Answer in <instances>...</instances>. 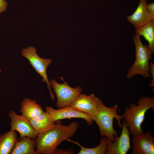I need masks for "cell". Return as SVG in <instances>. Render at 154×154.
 <instances>
[{"instance_id": "30bf717a", "label": "cell", "mask_w": 154, "mask_h": 154, "mask_svg": "<svg viewBox=\"0 0 154 154\" xmlns=\"http://www.w3.org/2000/svg\"><path fill=\"white\" fill-rule=\"evenodd\" d=\"M100 100L94 94L86 95L81 93L72 102L70 106L92 116L96 112Z\"/></svg>"}, {"instance_id": "7402d4cb", "label": "cell", "mask_w": 154, "mask_h": 154, "mask_svg": "<svg viewBox=\"0 0 154 154\" xmlns=\"http://www.w3.org/2000/svg\"><path fill=\"white\" fill-rule=\"evenodd\" d=\"M8 3L5 0H0V14L5 11L7 7Z\"/></svg>"}, {"instance_id": "44dd1931", "label": "cell", "mask_w": 154, "mask_h": 154, "mask_svg": "<svg viewBox=\"0 0 154 154\" xmlns=\"http://www.w3.org/2000/svg\"><path fill=\"white\" fill-rule=\"evenodd\" d=\"M74 151L72 149H68L66 150H63L57 148L55 150V154H73Z\"/></svg>"}, {"instance_id": "603a6c76", "label": "cell", "mask_w": 154, "mask_h": 154, "mask_svg": "<svg viewBox=\"0 0 154 154\" xmlns=\"http://www.w3.org/2000/svg\"><path fill=\"white\" fill-rule=\"evenodd\" d=\"M1 72V70L0 69V73Z\"/></svg>"}, {"instance_id": "7c38bea8", "label": "cell", "mask_w": 154, "mask_h": 154, "mask_svg": "<svg viewBox=\"0 0 154 154\" xmlns=\"http://www.w3.org/2000/svg\"><path fill=\"white\" fill-rule=\"evenodd\" d=\"M147 0H140L135 12L127 17V20L133 25L135 29L152 21L147 9Z\"/></svg>"}, {"instance_id": "8fae6325", "label": "cell", "mask_w": 154, "mask_h": 154, "mask_svg": "<svg viewBox=\"0 0 154 154\" xmlns=\"http://www.w3.org/2000/svg\"><path fill=\"white\" fill-rule=\"evenodd\" d=\"M154 137L151 132L148 131L139 136H133L132 153L154 154Z\"/></svg>"}, {"instance_id": "3957f363", "label": "cell", "mask_w": 154, "mask_h": 154, "mask_svg": "<svg viewBox=\"0 0 154 154\" xmlns=\"http://www.w3.org/2000/svg\"><path fill=\"white\" fill-rule=\"evenodd\" d=\"M119 107L115 105L111 107L106 106L101 99L97 110L92 116L99 127L100 135L102 137H106L112 141H114L118 137L117 131L113 127V120L115 118L117 120L119 126L122 128V125L121 120L123 119L122 116L118 114L117 110Z\"/></svg>"}, {"instance_id": "6da1fadb", "label": "cell", "mask_w": 154, "mask_h": 154, "mask_svg": "<svg viewBox=\"0 0 154 154\" xmlns=\"http://www.w3.org/2000/svg\"><path fill=\"white\" fill-rule=\"evenodd\" d=\"M52 129L38 134L35 139V150L37 154H55V150L61 143L72 137L79 127L73 121L68 125H62L59 120Z\"/></svg>"}, {"instance_id": "7a4b0ae2", "label": "cell", "mask_w": 154, "mask_h": 154, "mask_svg": "<svg viewBox=\"0 0 154 154\" xmlns=\"http://www.w3.org/2000/svg\"><path fill=\"white\" fill-rule=\"evenodd\" d=\"M137 104H129V107L125 108L122 115L130 134L135 136L140 135L143 133L141 125L147 111L150 109L154 110V98L142 96L138 100Z\"/></svg>"}, {"instance_id": "ba28073f", "label": "cell", "mask_w": 154, "mask_h": 154, "mask_svg": "<svg viewBox=\"0 0 154 154\" xmlns=\"http://www.w3.org/2000/svg\"><path fill=\"white\" fill-rule=\"evenodd\" d=\"M8 116L11 120V130L18 132L19 138L27 137L36 139L38 133L29 120L22 115H18L13 110L9 112Z\"/></svg>"}, {"instance_id": "8992f818", "label": "cell", "mask_w": 154, "mask_h": 154, "mask_svg": "<svg viewBox=\"0 0 154 154\" xmlns=\"http://www.w3.org/2000/svg\"><path fill=\"white\" fill-rule=\"evenodd\" d=\"M50 82L51 87L56 95L57 101L56 105L58 109L70 106L82 91L81 87L77 86L72 88L64 81V83L60 84L52 79L50 80Z\"/></svg>"}, {"instance_id": "9a60e30c", "label": "cell", "mask_w": 154, "mask_h": 154, "mask_svg": "<svg viewBox=\"0 0 154 154\" xmlns=\"http://www.w3.org/2000/svg\"><path fill=\"white\" fill-rule=\"evenodd\" d=\"M35 139L29 137L18 139L10 154H37Z\"/></svg>"}, {"instance_id": "4fadbf2b", "label": "cell", "mask_w": 154, "mask_h": 154, "mask_svg": "<svg viewBox=\"0 0 154 154\" xmlns=\"http://www.w3.org/2000/svg\"><path fill=\"white\" fill-rule=\"evenodd\" d=\"M38 134L44 133L54 129L56 123L47 112H43L38 117L29 120Z\"/></svg>"}, {"instance_id": "d6986e66", "label": "cell", "mask_w": 154, "mask_h": 154, "mask_svg": "<svg viewBox=\"0 0 154 154\" xmlns=\"http://www.w3.org/2000/svg\"><path fill=\"white\" fill-rule=\"evenodd\" d=\"M146 7L152 21H154V3L147 4Z\"/></svg>"}, {"instance_id": "52a82bcc", "label": "cell", "mask_w": 154, "mask_h": 154, "mask_svg": "<svg viewBox=\"0 0 154 154\" xmlns=\"http://www.w3.org/2000/svg\"><path fill=\"white\" fill-rule=\"evenodd\" d=\"M45 110L55 122L66 119L79 118L84 119L89 126L91 125L94 122L92 116L77 110L71 106L58 109H55L51 106H47Z\"/></svg>"}, {"instance_id": "9c48e42d", "label": "cell", "mask_w": 154, "mask_h": 154, "mask_svg": "<svg viewBox=\"0 0 154 154\" xmlns=\"http://www.w3.org/2000/svg\"><path fill=\"white\" fill-rule=\"evenodd\" d=\"M122 129L119 137L112 141L107 138L106 154H126L131 148L130 133L127 125L124 120Z\"/></svg>"}, {"instance_id": "5bb4252c", "label": "cell", "mask_w": 154, "mask_h": 154, "mask_svg": "<svg viewBox=\"0 0 154 154\" xmlns=\"http://www.w3.org/2000/svg\"><path fill=\"white\" fill-rule=\"evenodd\" d=\"M20 111L22 116L30 120L38 117L43 111L41 106L37 103L35 100L25 98L21 104Z\"/></svg>"}, {"instance_id": "ac0fdd59", "label": "cell", "mask_w": 154, "mask_h": 154, "mask_svg": "<svg viewBox=\"0 0 154 154\" xmlns=\"http://www.w3.org/2000/svg\"><path fill=\"white\" fill-rule=\"evenodd\" d=\"M67 141L73 143L78 145L80 148V150L78 154H106L107 149V138L102 137L100 140V143L96 147L86 148L81 145L78 142L70 140L69 139Z\"/></svg>"}, {"instance_id": "ffe728a7", "label": "cell", "mask_w": 154, "mask_h": 154, "mask_svg": "<svg viewBox=\"0 0 154 154\" xmlns=\"http://www.w3.org/2000/svg\"><path fill=\"white\" fill-rule=\"evenodd\" d=\"M150 70L149 72L150 77H151L152 79L150 80L151 83L149 86L150 87H154V64L151 62L149 63Z\"/></svg>"}, {"instance_id": "277c9868", "label": "cell", "mask_w": 154, "mask_h": 154, "mask_svg": "<svg viewBox=\"0 0 154 154\" xmlns=\"http://www.w3.org/2000/svg\"><path fill=\"white\" fill-rule=\"evenodd\" d=\"M133 40L135 46V59L128 69L126 77L130 79L139 74L145 78L151 77L149 62L153 52L148 44L142 43L140 36L138 35H134Z\"/></svg>"}, {"instance_id": "5b68a950", "label": "cell", "mask_w": 154, "mask_h": 154, "mask_svg": "<svg viewBox=\"0 0 154 154\" xmlns=\"http://www.w3.org/2000/svg\"><path fill=\"white\" fill-rule=\"evenodd\" d=\"M21 54L29 60V64L42 78V82L46 83L51 100L53 101L54 96L51 91L50 81L46 74L47 69L51 64L52 60L50 58H43L40 57L37 53L36 48L34 46H28L23 49Z\"/></svg>"}, {"instance_id": "e0dca14e", "label": "cell", "mask_w": 154, "mask_h": 154, "mask_svg": "<svg viewBox=\"0 0 154 154\" xmlns=\"http://www.w3.org/2000/svg\"><path fill=\"white\" fill-rule=\"evenodd\" d=\"M135 32L136 34L144 37L154 52V21H150L141 27L136 29Z\"/></svg>"}, {"instance_id": "2e32d148", "label": "cell", "mask_w": 154, "mask_h": 154, "mask_svg": "<svg viewBox=\"0 0 154 154\" xmlns=\"http://www.w3.org/2000/svg\"><path fill=\"white\" fill-rule=\"evenodd\" d=\"M18 139L17 132L11 130L0 134V154H10Z\"/></svg>"}]
</instances>
